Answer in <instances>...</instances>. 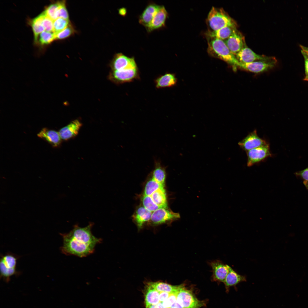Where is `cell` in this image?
Instances as JSON below:
<instances>
[{
  "label": "cell",
  "mask_w": 308,
  "mask_h": 308,
  "mask_svg": "<svg viewBox=\"0 0 308 308\" xmlns=\"http://www.w3.org/2000/svg\"><path fill=\"white\" fill-rule=\"evenodd\" d=\"M164 185L160 184L152 178L147 183L144 190V195L151 196L152 194L159 189L164 188Z\"/></svg>",
  "instance_id": "cell-28"
},
{
  "label": "cell",
  "mask_w": 308,
  "mask_h": 308,
  "mask_svg": "<svg viewBox=\"0 0 308 308\" xmlns=\"http://www.w3.org/2000/svg\"><path fill=\"white\" fill-rule=\"evenodd\" d=\"M246 281L244 276L238 274L229 266V271L224 282L228 289L230 287H236L240 282Z\"/></svg>",
  "instance_id": "cell-20"
},
{
  "label": "cell",
  "mask_w": 308,
  "mask_h": 308,
  "mask_svg": "<svg viewBox=\"0 0 308 308\" xmlns=\"http://www.w3.org/2000/svg\"><path fill=\"white\" fill-rule=\"evenodd\" d=\"M179 214L174 212L168 208H161L153 212L150 220L154 225H158L177 219Z\"/></svg>",
  "instance_id": "cell-9"
},
{
  "label": "cell",
  "mask_w": 308,
  "mask_h": 308,
  "mask_svg": "<svg viewBox=\"0 0 308 308\" xmlns=\"http://www.w3.org/2000/svg\"><path fill=\"white\" fill-rule=\"evenodd\" d=\"M145 295L146 306L158 303L159 292L147 285Z\"/></svg>",
  "instance_id": "cell-27"
},
{
  "label": "cell",
  "mask_w": 308,
  "mask_h": 308,
  "mask_svg": "<svg viewBox=\"0 0 308 308\" xmlns=\"http://www.w3.org/2000/svg\"><path fill=\"white\" fill-rule=\"evenodd\" d=\"M177 301L183 308H199L203 303L198 300L191 291L182 285L176 293Z\"/></svg>",
  "instance_id": "cell-6"
},
{
  "label": "cell",
  "mask_w": 308,
  "mask_h": 308,
  "mask_svg": "<svg viewBox=\"0 0 308 308\" xmlns=\"http://www.w3.org/2000/svg\"><path fill=\"white\" fill-rule=\"evenodd\" d=\"M160 6L153 2L149 3L139 16V23L147 28L150 24Z\"/></svg>",
  "instance_id": "cell-16"
},
{
  "label": "cell",
  "mask_w": 308,
  "mask_h": 308,
  "mask_svg": "<svg viewBox=\"0 0 308 308\" xmlns=\"http://www.w3.org/2000/svg\"><path fill=\"white\" fill-rule=\"evenodd\" d=\"M147 285L159 292H165L170 293H176L183 285L174 286L161 282H151L147 283Z\"/></svg>",
  "instance_id": "cell-22"
},
{
  "label": "cell",
  "mask_w": 308,
  "mask_h": 308,
  "mask_svg": "<svg viewBox=\"0 0 308 308\" xmlns=\"http://www.w3.org/2000/svg\"><path fill=\"white\" fill-rule=\"evenodd\" d=\"M224 41L230 50L234 55L246 46L244 37L236 28L234 29L230 36Z\"/></svg>",
  "instance_id": "cell-12"
},
{
  "label": "cell",
  "mask_w": 308,
  "mask_h": 308,
  "mask_svg": "<svg viewBox=\"0 0 308 308\" xmlns=\"http://www.w3.org/2000/svg\"><path fill=\"white\" fill-rule=\"evenodd\" d=\"M168 13L165 7L160 5L149 26L146 28L148 32L164 27Z\"/></svg>",
  "instance_id": "cell-14"
},
{
  "label": "cell",
  "mask_w": 308,
  "mask_h": 308,
  "mask_svg": "<svg viewBox=\"0 0 308 308\" xmlns=\"http://www.w3.org/2000/svg\"><path fill=\"white\" fill-rule=\"evenodd\" d=\"M153 202L157 205L163 208H167V203L164 188L159 189L150 196Z\"/></svg>",
  "instance_id": "cell-26"
},
{
  "label": "cell",
  "mask_w": 308,
  "mask_h": 308,
  "mask_svg": "<svg viewBox=\"0 0 308 308\" xmlns=\"http://www.w3.org/2000/svg\"><path fill=\"white\" fill-rule=\"evenodd\" d=\"M176 300V293H171L168 298L162 303V305L165 308H170Z\"/></svg>",
  "instance_id": "cell-36"
},
{
  "label": "cell",
  "mask_w": 308,
  "mask_h": 308,
  "mask_svg": "<svg viewBox=\"0 0 308 308\" xmlns=\"http://www.w3.org/2000/svg\"><path fill=\"white\" fill-rule=\"evenodd\" d=\"M73 32V29L70 26L59 33L55 34V38L56 39H61L66 38L70 36Z\"/></svg>",
  "instance_id": "cell-33"
},
{
  "label": "cell",
  "mask_w": 308,
  "mask_h": 308,
  "mask_svg": "<svg viewBox=\"0 0 308 308\" xmlns=\"http://www.w3.org/2000/svg\"><path fill=\"white\" fill-rule=\"evenodd\" d=\"M69 24L68 19L58 18L53 21V33H58L67 27Z\"/></svg>",
  "instance_id": "cell-30"
},
{
  "label": "cell",
  "mask_w": 308,
  "mask_h": 308,
  "mask_svg": "<svg viewBox=\"0 0 308 308\" xmlns=\"http://www.w3.org/2000/svg\"><path fill=\"white\" fill-rule=\"evenodd\" d=\"M208 52L210 55L222 59L235 67H238L239 62L235 55L230 50L224 40L208 37Z\"/></svg>",
  "instance_id": "cell-2"
},
{
  "label": "cell",
  "mask_w": 308,
  "mask_h": 308,
  "mask_svg": "<svg viewBox=\"0 0 308 308\" xmlns=\"http://www.w3.org/2000/svg\"><path fill=\"white\" fill-rule=\"evenodd\" d=\"M68 15L66 8L65 2L62 1L61 3L59 8L58 13V18H61L68 19Z\"/></svg>",
  "instance_id": "cell-35"
},
{
  "label": "cell",
  "mask_w": 308,
  "mask_h": 308,
  "mask_svg": "<svg viewBox=\"0 0 308 308\" xmlns=\"http://www.w3.org/2000/svg\"><path fill=\"white\" fill-rule=\"evenodd\" d=\"M152 213L144 207H140L137 209L133 218L139 228H141L145 222L150 220Z\"/></svg>",
  "instance_id": "cell-21"
},
{
  "label": "cell",
  "mask_w": 308,
  "mask_h": 308,
  "mask_svg": "<svg viewBox=\"0 0 308 308\" xmlns=\"http://www.w3.org/2000/svg\"><path fill=\"white\" fill-rule=\"evenodd\" d=\"M17 260L16 256L11 254L1 256L0 261V276L6 282L9 281L11 276L16 274Z\"/></svg>",
  "instance_id": "cell-5"
},
{
  "label": "cell",
  "mask_w": 308,
  "mask_h": 308,
  "mask_svg": "<svg viewBox=\"0 0 308 308\" xmlns=\"http://www.w3.org/2000/svg\"><path fill=\"white\" fill-rule=\"evenodd\" d=\"M207 22L211 30L216 31L224 27L229 26L236 27L235 21L222 8L212 7L209 12Z\"/></svg>",
  "instance_id": "cell-3"
},
{
  "label": "cell",
  "mask_w": 308,
  "mask_h": 308,
  "mask_svg": "<svg viewBox=\"0 0 308 308\" xmlns=\"http://www.w3.org/2000/svg\"><path fill=\"white\" fill-rule=\"evenodd\" d=\"M267 143L265 140L258 136L256 130H255L239 142L238 144L242 149L246 151Z\"/></svg>",
  "instance_id": "cell-13"
},
{
  "label": "cell",
  "mask_w": 308,
  "mask_h": 308,
  "mask_svg": "<svg viewBox=\"0 0 308 308\" xmlns=\"http://www.w3.org/2000/svg\"><path fill=\"white\" fill-rule=\"evenodd\" d=\"M247 166L250 167L264 160L271 156L269 144H266L246 151Z\"/></svg>",
  "instance_id": "cell-7"
},
{
  "label": "cell",
  "mask_w": 308,
  "mask_h": 308,
  "mask_svg": "<svg viewBox=\"0 0 308 308\" xmlns=\"http://www.w3.org/2000/svg\"><path fill=\"white\" fill-rule=\"evenodd\" d=\"M55 39V35L53 32L44 31L39 36V41L42 45L50 44Z\"/></svg>",
  "instance_id": "cell-32"
},
{
  "label": "cell",
  "mask_w": 308,
  "mask_h": 308,
  "mask_svg": "<svg viewBox=\"0 0 308 308\" xmlns=\"http://www.w3.org/2000/svg\"><path fill=\"white\" fill-rule=\"evenodd\" d=\"M44 13V16L43 19L42 25L45 31L53 33V21L48 17Z\"/></svg>",
  "instance_id": "cell-34"
},
{
  "label": "cell",
  "mask_w": 308,
  "mask_h": 308,
  "mask_svg": "<svg viewBox=\"0 0 308 308\" xmlns=\"http://www.w3.org/2000/svg\"><path fill=\"white\" fill-rule=\"evenodd\" d=\"M37 136L47 141L52 146H59L61 142V138L59 132L46 128H42L37 134Z\"/></svg>",
  "instance_id": "cell-17"
},
{
  "label": "cell",
  "mask_w": 308,
  "mask_h": 308,
  "mask_svg": "<svg viewBox=\"0 0 308 308\" xmlns=\"http://www.w3.org/2000/svg\"><path fill=\"white\" fill-rule=\"evenodd\" d=\"M171 293L165 292H160L159 299L160 302L162 303L166 300L169 297Z\"/></svg>",
  "instance_id": "cell-38"
},
{
  "label": "cell",
  "mask_w": 308,
  "mask_h": 308,
  "mask_svg": "<svg viewBox=\"0 0 308 308\" xmlns=\"http://www.w3.org/2000/svg\"><path fill=\"white\" fill-rule=\"evenodd\" d=\"M111 70H117L138 67L134 57H129L120 53L114 56L110 64Z\"/></svg>",
  "instance_id": "cell-10"
},
{
  "label": "cell",
  "mask_w": 308,
  "mask_h": 308,
  "mask_svg": "<svg viewBox=\"0 0 308 308\" xmlns=\"http://www.w3.org/2000/svg\"><path fill=\"white\" fill-rule=\"evenodd\" d=\"M60 234L63 245L60 249L67 255L87 256L94 252L96 245L100 242V239L93 235L89 227H81L77 224L68 233Z\"/></svg>",
  "instance_id": "cell-1"
},
{
  "label": "cell",
  "mask_w": 308,
  "mask_h": 308,
  "mask_svg": "<svg viewBox=\"0 0 308 308\" xmlns=\"http://www.w3.org/2000/svg\"><path fill=\"white\" fill-rule=\"evenodd\" d=\"M276 62V60L274 58L270 60L258 61L248 63L239 62L238 67L251 72L259 73L272 68Z\"/></svg>",
  "instance_id": "cell-8"
},
{
  "label": "cell",
  "mask_w": 308,
  "mask_h": 308,
  "mask_svg": "<svg viewBox=\"0 0 308 308\" xmlns=\"http://www.w3.org/2000/svg\"><path fill=\"white\" fill-rule=\"evenodd\" d=\"M108 76L110 80L117 84L130 82L140 79V72L138 67L111 70Z\"/></svg>",
  "instance_id": "cell-4"
},
{
  "label": "cell",
  "mask_w": 308,
  "mask_h": 308,
  "mask_svg": "<svg viewBox=\"0 0 308 308\" xmlns=\"http://www.w3.org/2000/svg\"><path fill=\"white\" fill-rule=\"evenodd\" d=\"M302 51L305 52L308 55V47L302 45H299Z\"/></svg>",
  "instance_id": "cell-43"
},
{
  "label": "cell",
  "mask_w": 308,
  "mask_h": 308,
  "mask_svg": "<svg viewBox=\"0 0 308 308\" xmlns=\"http://www.w3.org/2000/svg\"><path fill=\"white\" fill-rule=\"evenodd\" d=\"M210 266L212 269L214 279L224 282L229 271V266L217 261L211 262Z\"/></svg>",
  "instance_id": "cell-18"
},
{
  "label": "cell",
  "mask_w": 308,
  "mask_h": 308,
  "mask_svg": "<svg viewBox=\"0 0 308 308\" xmlns=\"http://www.w3.org/2000/svg\"><path fill=\"white\" fill-rule=\"evenodd\" d=\"M44 16L43 12L39 15L34 19L32 21L31 25L34 33V40L37 42L39 35L45 31L42 25V21Z\"/></svg>",
  "instance_id": "cell-24"
},
{
  "label": "cell",
  "mask_w": 308,
  "mask_h": 308,
  "mask_svg": "<svg viewBox=\"0 0 308 308\" xmlns=\"http://www.w3.org/2000/svg\"><path fill=\"white\" fill-rule=\"evenodd\" d=\"M142 202L143 207L152 212L159 208H163L156 204L150 196L144 195L142 198Z\"/></svg>",
  "instance_id": "cell-31"
},
{
  "label": "cell",
  "mask_w": 308,
  "mask_h": 308,
  "mask_svg": "<svg viewBox=\"0 0 308 308\" xmlns=\"http://www.w3.org/2000/svg\"><path fill=\"white\" fill-rule=\"evenodd\" d=\"M146 308H165L162 305V303L159 302L155 305H150L146 306Z\"/></svg>",
  "instance_id": "cell-40"
},
{
  "label": "cell",
  "mask_w": 308,
  "mask_h": 308,
  "mask_svg": "<svg viewBox=\"0 0 308 308\" xmlns=\"http://www.w3.org/2000/svg\"><path fill=\"white\" fill-rule=\"evenodd\" d=\"M301 52L304 57L305 62V77L304 80L308 81V55L302 50Z\"/></svg>",
  "instance_id": "cell-37"
},
{
  "label": "cell",
  "mask_w": 308,
  "mask_h": 308,
  "mask_svg": "<svg viewBox=\"0 0 308 308\" xmlns=\"http://www.w3.org/2000/svg\"><path fill=\"white\" fill-rule=\"evenodd\" d=\"M235 28L236 27L226 26L215 31H209L207 34L208 37L215 38L224 41L230 36Z\"/></svg>",
  "instance_id": "cell-23"
},
{
  "label": "cell",
  "mask_w": 308,
  "mask_h": 308,
  "mask_svg": "<svg viewBox=\"0 0 308 308\" xmlns=\"http://www.w3.org/2000/svg\"><path fill=\"white\" fill-rule=\"evenodd\" d=\"M303 183L307 188L308 189V181L304 180Z\"/></svg>",
  "instance_id": "cell-44"
},
{
  "label": "cell",
  "mask_w": 308,
  "mask_h": 308,
  "mask_svg": "<svg viewBox=\"0 0 308 308\" xmlns=\"http://www.w3.org/2000/svg\"><path fill=\"white\" fill-rule=\"evenodd\" d=\"M170 308H183L181 305L176 301L173 304Z\"/></svg>",
  "instance_id": "cell-42"
},
{
  "label": "cell",
  "mask_w": 308,
  "mask_h": 308,
  "mask_svg": "<svg viewBox=\"0 0 308 308\" xmlns=\"http://www.w3.org/2000/svg\"><path fill=\"white\" fill-rule=\"evenodd\" d=\"M155 167L152 173V178L158 183L164 185L166 177L165 169L159 161L155 160Z\"/></svg>",
  "instance_id": "cell-25"
},
{
  "label": "cell",
  "mask_w": 308,
  "mask_h": 308,
  "mask_svg": "<svg viewBox=\"0 0 308 308\" xmlns=\"http://www.w3.org/2000/svg\"><path fill=\"white\" fill-rule=\"evenodd\" d=\"M82 125L79 120L76 119L61 128L58 132L61 139L67 140L75 137L78 135Z\"/></svg>",
  "instance_id": "cell-15"
},
{
  "label": "cell",
  "mask_w": 308,
  "mask_h": 308,
  "mask_svg": "<svg viewBox=\"0 0 308 308\" xmlns=\"http://www.w3.org/2000/svg\"><path fill=\"white\" fill-rule=\"evenodd\" d=\"M119 13L121 15L125 16L127 13L126 9L124 7L121 8L119 10Z\"/></svg>",
  "instance_id": "cell-41"
},
{
  "label": "cell",
  "mask_w": 308,
  "mask_h": 308,
  "mask_svg": "<svg viewBox=\"0 0 308 308\" xmlns=\"http://www.w3.org/2000/svg\"><path fill=\"white\" fill-rule=\"evenodd\" d=\"M62 1L49 5L44 11L46 15L53 21L58 18V13Z\"/></svg>",
  "instance_id": "cell-29"
},
{
  "label": "cell",
  "mask_w": 308,
  "mask_h": 308,
  "mask_svg": "<svg viewBox=\"0 0 308 308\" xmlns=\"http://www.w3.org/2000/svg\"><path fill=\"white\" fill-rule=\"evenodd\" d=\"M299 174L305 180L308 181V167L301 171Z\"/></svg>",
  "instance_id": "cell-39"
},
{
  "label": "cell",
  "mask_w": 308,
  "mask_h": 308,
  "mask_svg": "<svg viewBox=\"0 0 308 308\" xmlns=\"http://www.w3.org/2000/svg\"><path fill=\"white\" fill-rule=\"evenodd\" d=\"M176 82L175 76L171 73H166L160 75L154 80L155 87L158 89L173 86Z\"/></svg>",
  "instance_id": "cell-19"
},
{
  "label": "cell",
  "mask_w": 308,
  "mask_h": 308,
  "mask_svg": "<svg viewBox=\"0 0 308 308\" xmlns=\"http://www.w3.org/2000/svg\"><path fill=\"white\" fill-rule=\"evenodd\" d=\"M240 63H248L261 60H270L274 57L257 54L246 46L235 55Z\"/></svg>",
  "instance_id": "cell-11"
}]
</instances>
